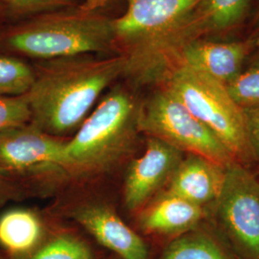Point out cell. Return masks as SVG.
I'll return each mask as SVG.
<instances>
[{"label": "cell", "mask_w": 259, "mask_h": 259, "mask_svg": "<svg viewBox=\"0 0 259 259\" xmlns=\"http://www.w3.org/2000/svg\"><path fill=\"white\" fill-rule=\"evenodd\" d=\"M115 17V53L126 59L124 79L135 89L153 87L174 33L200 0H124Z\"/></svg>", "instance_id": "obj_4"}, {"label": "cell", "mask_w": 259, "mask_h": 259, "mask_svg": "<svg viewBox=\"0 0 259 259\" xmlns=\"http://www.w3.org/2000/svg\"><path fill=\"white\" fill-rule=\"evenodd\" d=\"M30 121L31 111L26 95L0 96V134Z\"/></svg>", "instance_id": "obj_21"}, {"label": "cell", "mask_w": 259, "mask_h": 259, "mask_svg": "<svg viewBox=\"0 0 259 259\" xmlns=\"http://www.w3.org/2000/svg\"><path fill=\"white\" fill-rule=\"evenodd\" d=\"M139 130L183 153L201 156L224 166L236 161L210 130L160 87L141 100Z\"/></svg>", "instance_id": "obj_6"}, {"label": "cell", "mask_w": 259, "mask_h": 259, "mask_svg": "<svg viewBox=\"0 0 259 259\" xmlns=\"http://www.w3.org/2000/svg\"><path fill=\"white\" fill-rule=\"evenodd\" d=\"M226 167L208 158L188 154L177 167L162 193L206 207L222 191Z\"/></svg>", "instance_id": "obj_13"}, {"label": "cell", "mask_w": 259, "mask_h": 259, "mask_svg": "<svg viewBox=\"0 0 259 259\" xmlns=\"http://www.w3.org/2000/svg\"><path fill=\"white\" fill-rule=\"evenodd\" d=\"M253 48L252 37L232 42L198 39L181 51L169 71L177 65H184L227 85L243 71L244 63L250 58Z\"/></svg>", "instance_id": "obj_12"}, {"label": "cell", "mask_w": 259, "mask_h": 259, "mask_svg": "<svg viewBox=\"0 0 259 259\" xmlns=\"http://www.w3.org/2000/svg\"><path fill=\"white\" fill-rule=\"evenodd\" d=\"M220 238L236 259H259V180L238 161L226 167L213 203Z\"/></svg>", "instance_id": "obj_7"}, {"label": "cell", "mask_w": 259, "mask_h": 259, "mask_svg": "<svg viewBox=\"0 0 259 259\" xmlns=\"http://www.w3.org/2000/svg\"><path fill=\"white\" fill-rule=\"evenodd\" d=\"M19 193L16 178L0 169V204Z\"/></svg>", "instance_id": "obj_23"}, {"label": "cell", "mask_w": 259, "mask_h": 259, "mask_svg": "<svg viewBox=\"0 0 259 259\" xmlns=\"http://www.w3.org/2000/svg\"><path fill=\"white\" fill-rule=\"evenodd\" d=\"M46 241L40 219L33 211L16 208L0 216V247L9 259H28Z\"/></svg>", "instance_id": "obj_15"}, {"label": "cell", "mask_w": 259, "mask_h": 259, "mask_svg": "<svg viewBox=\"0 0 259 259\" xmlns=\"http://www.w3.org/2000/svg\"><path fill=\"white\" fill-rule=\"evenodd\" d=\"M28 259H94L91 246L71 233H60L45 241Z\"/></svg>", "instance_id": "obj_18"}, {"label": "cell", "mask_w": 259, "mask_h": 259, "mask_svg": "<svg viewBox=\"0 0 259 259\" xmlns=\"http://www.w3.org/2000/svg\"><path fill=\"white\" fill-rule=\"evenodd\" d=\"M3 17H5V13H4L3 10L0 9V19L3 18Z\"/></svg>", "instance_id": "obj_26"}, {"label": "cell", "mask_w": 259, "mask_h": 259, "mask_svg": "<svg viewBox=\"0 0 259 259\" xmlns=\"http://www.w3.org/2000/svg\"><path fill=\"white\" fill-rule=\"evenodd\" d=\"M115 83L66 140L62 169L79 179L109 173L127 158L139 133L140 103L131 84Z\"/></svg>", "instance_id": "obj_3"}, {"label": "cell", "mask_w": 259, "mask_h": 259, "mask_svg": "<svg viewBox=\"0 0 259 259\" xmlns=\"http://www.w3.org/2000/svg\"><path fill=\"white\" fill-rule=\"evenodd\" d=\"M79 0H0L5 16L23 20L40 14L79 5Z\"/></svg>", "instance_id": "obj_19"}, {"label": "cell", "mask_w": 259, "mask_h": 259, "mask_svg": "<svg viewBox=\"0 0 259 259\" xmlns=\"http://www.w3.org/2000/svg\"><path fill=\"white\" fill-rule=\"evenodd\" d=\"M115 17L83 1L19 20L0 31V51L34 61L81 54L114 55Z\"/></svg>", "instance_id": "obj_2"}, {"label": "cell", "mask_w": 259, "mask_h": 259, "mask_svg": "<svg viewBox=\"0 0 259 259\" xmlns=\"http://www.w3.org/2000/svg\"><path fill=\"white\" fill-rule=\"evenodd\" d=\"M258 4H259V0H258ZM258 15H259V12H258Z\"/></svg>", "instance_id": "obj_30"}, {"label": "cell", "mask_w": 259, "mask_h": 259, "mask_svg": "<svg viewBox=\"0 0 259 259\" xmlns=\"http://www.w3.org/2000/svg\"><path fill=\"white\" fill-rule=\"evenodd\" d=\"M251 0H200L184 20L173 37L174 62L181 51L198 39L229 32L247 19Z\"/></svg>", "instance_id": "obj_10"}, {"label": "cell", "mask_w": 259, "mask_h": 259, "mask_svg": "<svg viewBox=\"0 0 259 259\" xmlns=\"http://www.w3.org/2000/svg\"><path fill=\"white\" fill-rule=\"evenodd\" d=\"M157 259H236L228 246L199 227L169 241Z\"/></svg>", "instance_id": "obj_16"}, {"label": "cell", "mask_w": 259, "mask_h": 259, "mask_svg": "<svg viewBox=\"0 0 259 259\" xmlns=\"http://www.w3.org/2000/svg\"><path fill=\"white\" fill-rule=\"evenodd\" d=\"M108 259H119L117 256H115V255H112L111 257H109Z\"/></svg>", "instance_id": "obj_27"}, {"label": "cell", "mask_w": 259, "mask_h": 259, "mask_svg": "<svg viewBox=\"0 0 259 259\" xmlns=\"http://www.w3.org/2000/svg\"><path fill=\"white\" fill-rule=\"evenodd\" d=\"M174 95L240 163L253 158L240 108L224 83L184 65L173 67L158 85Z\"/></svg>", "instance_id": "obj_5"}, {"label": "cell", "mask_w": 259, "mask_h": 259, "mask_svg": "<svg viewBox=\"0 0 259 259\" xmlns=\"http://www.w3.org/2000/svg\"><path fill=\"white\" fill-rule=\"evenodd\" d=\"M0 259H7V258H6V257H5V256H4V255H3V254H2V253H1V252H0Z\"/></svg>", "instance_id": "obj_28"}, {"label": "cell", "mask_w": 259, "mask_h": 259, "mask_svg": "<svg viewBox=\"0 0 259 259\" xmlns=\"http://www.w3.org/2000/svg\"><path fill=\"white\" fill-rule=\"evenodd\" d=\"M226 87L234 102L242 109L258 106L259 65H250Z\"/></svg>", "instance_id": "obj_20"}, {"label": "cell", "mask_w": 259, "mask_h": 259, "mask_svg": "<svg viewBox=\"0 0 259 259\" xmlns=\"http://www.w3.org/2000/svg\"><path fill=\"white\" fill-rule=\"evenodd\" d=\"M114 0H83L84 6L92 9H105L107 5Z\"/></svg>", "instance_id": "obj_24"}, {"label": "cell", "mask_w": 259, "mask_h": 259, "mask_svg": "<svg viewBox=\"0 0 259 259\" xmlns=\"http://www.w3.org/2000/svg\"><path fill=\"white\" fill-rule=\"evenodd\" d=\"M71 215L95 240L118 258H150L147 243L110 206L95 203L81 204Z\"/></svg>", "instance_id": "obj_11"}, {"label": "cell", "mask_w": 259, "mask_h": 259, "mask_svg": "<svg viewBox=\"0 0 259 259\" xmlns=\"http://www.w3.org/2000/svg\"><path fill=\"white\" fill-rule=\"evenodd\" d=\"M251 156L259 161V105L242 109Z\"/></svg>", "instance_id": "obj_22"}, {"label": "cell", "mask_w": 259, "mask_h": 259, "mask_svg": "<svg viewBox=\"0 0 259 259\" xmlns=\"http://www.w3.org/2000/svg\"><path fill=\"white\" fill-rule=\"evenodd\" d=\"M66 140L32 123L0 134V169L16 179L46 169H62Z\"/></svg>", "instance_id": "obj_8"}, {"label": "cell", "mask_w": 259, "mask_h": 259, "mask_svg": "<svg viewBox=\"0 0 259 259\" xmlns=\"http://www.w3.org/2000/svg\"><path fill=\"white\" fill-rule=\"evenodd\" d=\"M254 39V48L251 53V65H259V29L252 36Z\"/></svg>", "instance_id": "obj_25"}, {"label": "cell", "mask_w": 259, "mask_h": 259, "mask_svg": "<svg viewBox=\"0 0 259 259\" xmlns=\"http://www.w3.org/2000/svg\"><path fill=\"white\" fill-rule=\"evenodd\" d=\"M184 153L166 142L149 137L145 152L133 159L125 177L123 198L127 209L141 210L164 187H166Z\"/></svg>", "instance_id": "obj_9"}, {"label": "cell", "mask_w": 259, "mask_h": 259, "mask_svg": "<svg viewBox=\"0 0 259 259\" xmlns=\"http://www.w3.org/2000/svg\"><path fill=\"white\" fill-rule=\"evenodd\" d=\"M205 214V207L161 193L139 210L138 225L144 234L172 240L198 228Z\"/></svg>", "instance_id": "obj_14"}, {"label": "cell", "mask_w": 259, "mask_h": 259, "mask_svg": "<svg viewBox=\"0 0 259 259\" xmlns=\"http://www.w3.org/2000/svg\"><path fill=\"white\" fill-rule=\"evenodd\" d=\"M26 94L33 125L62 138L79 129L108 88L124 77L123 56L81 54L35 61Z\"/></svg>", "instance_id": "obj_1"}, {"label": "cell", "mask_w": 259, "mask_h": 259, "mask_svg": "<svg viewBox=\"0 0 259 259\" xmlns=\"http://www.w3.org/2000/svg\"><path fill=\"white\" fill-rule=\"evenodd\" d=\"M0 9L3 10V8H2V7H1V6H0ZM3 11H4V10H3ZM4 13H5V12H4Z\"/></svg>", "instance_id": "obj_29"}, {"label": "cell", "mask_w": 259, "mask_h": 259, "mask_svg": "<svg viewBox=\"0 0 259 259\" xmlns=\"http://www.w3.org/2000/svg\"><path fill=\"white\" fill-rule=\"evenodd\" d=\"M34 81V65L21 57L0 51V96L26 95Z\"/></svg>", "instance_id": "obj_17"}]
</instances>
